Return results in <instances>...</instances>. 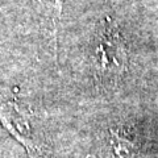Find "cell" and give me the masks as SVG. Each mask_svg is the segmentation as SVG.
<instances>
[{
	"mask_svg": "<svg viewBox=\"0 0 158 158\" xmlns=\"http://www.w3.org/2000/svg\"><path fill=\"white\" fill-rule=\"evenodd\" d=\"M0 121L20 144L25 146L31 156H40L42 153L41 144L34 137L28 113L17 100L0 95Z\"/></svg>",
	"mask_w": 158,
	"mask_h": 158,
	"instance_id": "cell-1",
	"label": "cell"
},
{
	"mask_svg": "<svg viewBox=\"0 0 158 158\" xmlns=\"http://www.w3.org/2000/svg\"><path fill=\"white\" fill-rule=\"evenodd\" d=\"M95 56H96V65L102 73L115 74V73H120L124 69V63H125L124 48H123L120 37H118V34L115 31L107 29L102 34V37L96 45Z\"/></svg>",
	"mask_w": 158,
	"mask_h": 158,
	"instance_id": "cell-2",
	"label": "cell"
},
{
	"mask_svg": "<svg viewBox=\"0 0 158 158\" xmlns=\"http://www.w3.org/2000/svg\"><path fill=\"white\" fill-rule=\"evenodd\" d=\"M36 4L38 12L46 20L48 25L52 27L53 33L56 36L59 15H61V9H62V2L61 0H36Z\"/></svg>",
	"mask_w": 158,
	"mask_h": 158,
	"instance_id": "cell-3",
	"label": "cell"
},
{
	"mask_svg": "<svg viewBox=\"0 0 158 158\" xmlns=\"http://www.w3.org/2000/svg\"><path fill=\"white\" fill-rule=\"evenodd\" d=\"M108 153L110 158H129V150H128V142L120 140L117 137H113L108 145Z\"/></svg>",
	"mask_w": 158,
	"mask_h": 158,
	"instance_id": "cell-4",
	"label": "cell"
}]
</instances>
